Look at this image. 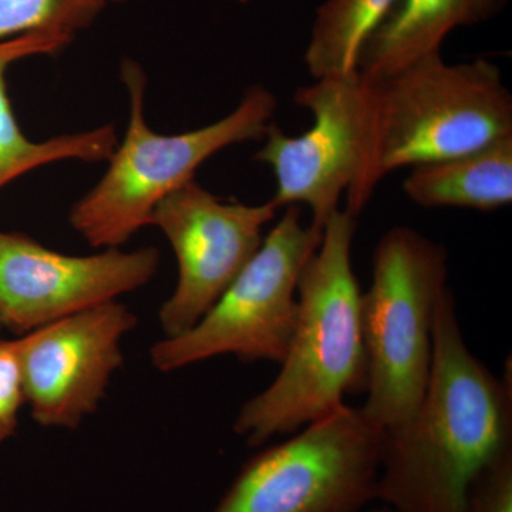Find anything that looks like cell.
I'll list each match as a JSON object with an SVG mask.
<instances>
[{
	"instance_id": "ac0fdd59",
	"label": "cell",
	"mask_w": 512,
	"mask_h": 512,
	"mask_svg": "<svg viewBox=\"0 0 512 512\" xmlns=\"http://www.w3.org/2000/svg\"><path fill=\"white\" fill-rule=\"evenodd\" d=\"M25 404L19 339L0 338V446L18 431L20 410Z\"/></svg>"
},
{
	"instance_id": "ffe728a7",
	"label": "cell",
	"mask_w": 512,
	"mask_h": 512,
	"mask_svg": "<svg viewBox=\"0 0 512 512\" xmlns=\"http://www.w3.org/2000/svg\"><path fill=\"white\" fill-rule=\"evenodd\" d=\"M107 3H124V2H128V0H106Z\"/></svg>"
},
{
	"instance_id": "3957f363",
	"label": "cell",
	"mask_w": 512,
	"mask_h": 512,
	"mask_svg": "<svg viewBox=\"0 0 512 512\" xmlns=\"http://www.w3.org/2000/svg\"><path fill=\"white\" fill-rule=\"evenodd\" d=\"M357 218L339 210L298 284V316L281 370L265 390L242 404L234 431L248 446L295 434L365 393L367 357L362 291L352 264Z\"/></svg>"
},
{
	"instance_id": "277c9868",
	"label": "cell",
	"mask_w": 512,
	"mask_h": 512,
	"mask_svg": "<svg viewBox=\"0 0 512 512\" xmlns=\"http://www.w3.org/2000/svg\"><path fill=\"white\" fill-rule=\"evenodd\" d=\"M128 96V123L106 173L74 202L69 224L97 249L120 248L151 225L157 205L195 180L202 164L237 144L258 141L274 123L278 99L264 84L245 90L238 106L222 119L180 134H160L146 120L147 74L137 60L120 64Z\"/></svg>"
},
{
	"instance_id": "ba28073f",
	"label": "cell",
	"mask_w": 512,
	"mask_h": 512,
	"mask_svg": "<svg viewBox=\"0 0 512 512\" xmlns=\"http://www.w3.org/2000/svg\"><path fill=\"white\" fill-rule=\"evenodd\" d=\"M278 210L271 200H222L195 180L157 205L151 225L163 232L178 262L177 286L158 312L164 338L183 335L210 311L261 248Z\"/></svg>"
},
{
	"instance_id": "7a4b0ae2",
	"label": "cell",
	"mask_w": 512,
	"mask_h": 512,
	"mask_svg": "<svg viewBox=\"0 0 512 512\" xmlns=\"http://www.w3.org/2000/svg\"><path fill=\"white\" fill-rule=\"evenodd\" d=\"M362 76L355 175L346 192L359 218L387 175L512 136V94L497 64H450L441 53L386 76Z\"/></svg>"
},
{
	"instance_id": "e0dca14e",
	"label": "cell",
	"mask_w": 512,
	"mask_h": 512,
	"mask_svg": "<svg viewBox=\"0 0 512 512\" xmlns=\"http://www.w3.org/2000/svg\"><path fill=\"white\" fill-rule=\"evenodd\" d=\"M466 512H512V447L474 478L468 488Z\"/></svg>"
},
{
	"instance_id": "30bf717a",
	"label": "cell",
	"mask_w": 512,
	"mask_h": 512,
	"mask_svg": "<svg viewBox=\"0 0 512 512\" xmlns=\"http://www.w3.org/2000/svg\"><path fill=\"white\" fill-rule=\"evenodd\" d=\"M137 323L136 313L111 301L20 336L23 389L35 423L74 430L97 412L123 366L121 342Z\"/></svg>"
},
{
	"instance_id": "7c38bea8",
	"label": "cell",
	"mask_w": 512,
	"mask_h": 512,
	"mask_svg": "<svg viewBox=\"0 0 512 512\" xmlns=\"http://www.w3.org/2000/svg\"><path fill=\"white\" fill-rule=\"evenodd\" d=\"M73 40L50 35H26L0 42V190L43 165L77 160H109L119 143L113 124L35 141L23 133L8 92L13 64L35 56L59 55Z\"/></svg>"
},
{
	"instance_id": "8fae6325",
	"label": "cell",
	"mask_w": 512,
	"mask_h": 512,
	"mask_svg": "<svg viewBox=\"0 0 512 512\" xmlns=\"http://www.w3.org/2000/svg\"><path fill=\"white\" fill-rule=\"evenodd\" d=\"M362 87L359 72L299 87L293 100L311 113L312 127L299 136H288L272 123L254 157L274 174L271 201L276 207L305 205L312 214L311 224L319 229L340 210L355 175Z\"/></svg>"
},
{
	"instance_id": "6da1fadb",
	"label": "cell",
	"mask_w": 512,
	"mask_h": 512,
	"mask_svg": "<svg viewBox=\"0 0 512 512\" xmlns=\"http://www.w3.org/2000/svg\"><path fill=\"white\" fill-rule=\"evenodd\" d=\"M426 393L383 433L376 501L396 512H466L468 488L512 447V383L468 349L448 288L437 311Z\"/></svg>"
},
{
	"instance_id": "44dd1931",
	"label": "cell",
	"mask_w": 512,
	"mask_h": 512,
	"mask_svg": "<svg viewBox=\"0 0 512 512\" xmlns=\"http://www.w3.org/2000/svg\"><path fill=\"white\" fill-rule=\"evenodd\" d=\"M231 2L249 3V2H252V0H231Z\"/></svg>"
},
{
	"instance_id": "9c48e42d",
	"label": "cell",
	"mask_w": 512,
	"mask_h": 512,
	"mask_svg": "<svg viewBox=\"0 0 512 512\" xmlns=\"http://www.w3.org/2000/svg\"><path fill=\"white\" fill-rule=\"evenodd\" d=\"M154 247L66 255L23 232L0 231V320L23 336L67 316L117 301L153 281Z\"/></svg>"
},
{
	"instance_id": "52a82bcc",
	"label": "cell",
	"mask_w": 512,
	"mask_h": 512,
	"mask_svg": "<svg viewBox=\"0 0 512 512\" xmlns=\"http://www.w3.org/2000/svg\"><path fill=\"white\" fill-rule=\"evenodd\" d=\"M383 433L345 403L249 458L212 512H362L376 501Z\"/></svg>"
},
{
	"instance_id": "7402d4cb",
	"label": "cell",
	"mask_w": 512,
	"mask_h": 512,
	"mask_svg": "<svg viewBox=\"0 0 512 512\" xmlns=\"http://www.w3.org/2000/svg\"><path fill=\"white\" fill-rule=\"evenodd\" d=\"M2 330H3V325H2V320H0V333H2Z\"/></svg>"
},
{
	"instance_id": "4fadbf2b",
	"label": "cell",
	"mask_w": 512,
	"mask_h": 512,
	"mask_svg": "<svg viewBox=\"0 0 512 512\" xmlns=\"http://www.w3.org/2000/svg\"><path fill=\"white\" fill-rule=\"evenodd\" d=\"M508 0H397L382 25L367 39L357 72L386 76L423 57L441 53L458 28L495 18Z\"/></svg>"
},
{
	"instance_id": "d6986e66",
	"label": "cell",
	"mask_w": 512,
	"mask_h": 512,
	"mask_svg": "<svg viewBox=\"0 0 512 512\" xmlns=\"http://www.w3.org/2000/svg\"><path fill=\"white\" fill-rule=\"evenodd\" d=\"M367 512H396V511H393L392 508L384 507V505H382V507L373 508V510H370Z\"/></svg>"
},
{
	"instance_id": "5bb4252c",
	"label": "cell",
	"mask_w": 512,
	"mask_h": 512,
	"mask_svg": "<svg viewBox=\"0 0 512 512\" xmlns=\"http://www.w3.org/2000/svg\"><path fill=\"white\" fill-rule=\"evenodd\" d=\"M403 192L426 210L497 211L512 202V136L490 146L410 168Z\"/></svg>"
},
{
	"instance_id": "2e32d148",
	"label": "cell",
	"mask_w": 512,
	"mask_h": 512,
	"mask_svg": "<svg viewBox=\"0 0 512 512\" xmlns=\"http://www.w3.org/2000/svg\"><path fill=\"white\" fill-rule=\"evenodd\" d=\"M107 6L106 0H0V42L26 35L74 40Z\"/></svg>"
},
{
	"instance_id": "5b68a950",
	"label": "cell",
	"mask_w": 512,
	"mask_h": 512,
	"mask_svg": "<svg viewBox=\"0 0 512 512\" xmlns=\"http://www.w3.org/2000/svg\"><path fill=\"white\" fill-rule=\"evenodd\" d=\"M448 275L447 248L417 229L393 227L377 242L372 285L362 293L367 399L360 410L380 430L403 426L423 400Z\"/></svg>"
},
{
	"instance_id": "9a60e30c",
	"label": "cell",
	"mask_w": 512,
	"mask_h": 512,
	"mask_svg": "<svg viewBox=\"0 0 512 512\" xmlns=\"http://www.w3.org/2000/svg\"><path fill=\"white\" fill-rule=\"evenodd\" d=\"M397 0H325L316 9L303 62L313 80L357 72L360 53Z\"/></svg>"
},
{
	"instance_id": "8992f818",
	"label": "cell",
	"mask_w": 512,
	"mask_h": 512,
	"mask_svg": "<svg viewBox=\"0 0 512 512\" xmlns=\"http://www.w3.org/2000/svg\"><path fill=\"white\" fill-rule=\"evenodd\" d=\"M322 231L303 224L301 207H286L210 311L188 332L151 348V365L171 373L225 355L281 365L298 316L299 279L322 242Z\"/></svg>"
}]
</instances>
